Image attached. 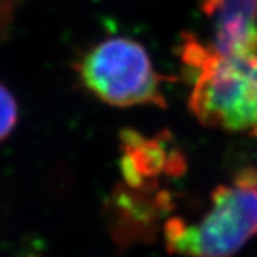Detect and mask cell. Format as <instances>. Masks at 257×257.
Segmentation results:
<instances>
[{
	"instance_id": "3",
	"label": "cell",
	"mask_w": 257,
	"mask_h": 257,
	"mask_svg": "<svg viewBox=\"0 0 257 257\" xmlns=\"http://www.w3.org/2000/svg\"><path fill=\"white\" fill-rule=\"evenodd\" d=\"M73 67L80 84L103 103L166 107L163 77L135 39L107 37L84 50Z\"/></svg>"
},
{
	"instance_id": "1",
	"label": "cell",
	"mask_w": 257,
	"mask_h": 257,
	"mask_svg": "<svg viewBox=\"0 0 257 257\" xmlns=\"http://www.w3.org/2000/svg\"><path fill=\"white\" fill-rule=\"evenodd\" d=\"M192 93L189 109L207 127L257 128V55L227 57L186 33L179 45Z\"/></svg>"
},
{
	"instance_id": "6",
	"label": "cell",
	"mask_w": 257,
	"mask_h": 257,
	"mask_svg": "<svg viewBox=\"0 0 257 257\" xmlns=\"http://www.w3.org/2000/svg\"><path fill=\"white\" fill-rule=\"evenodd\" d=\"M210 20V46L221 56L257 55V0H202Z\"/></svg>"
},
{
	"instance_id": "5",
	"label": "cell",
	"mask_w": 257,
	"mask_h": 257,
	"mask_svg": "<svg viewBox=\"0 0 257 257\" xmlns=\"http://www.w3.org/2000/svg\"><path fill=\"white\" fill-rule=\"evenodd\" d=\"M175 209L167 189H133L121 183L106 203V220L120 247H130L156 240L162 221Z\"/></svg>"
},
{
	"instance_id": "8",
	"label": "cell",
	"mask_w": 257,
	"mask_h": 257,
	"mask_svg": "<svg viewBox=\"0 0 257 257\" xmlns=\"http://www.w3.org/2000/svg\"><path fill=\"white\" fill-rule=\"evenodd\" d=\"M23 0H0V43L12 33V26Z\"/></svg>"
},
{
	"instance_id": "9",
	"label": "cell",
	"mask_w": 257,
	"mask_h": 257,
	"mask_svg": "<svg viewBox=\"0 0 257 257\" xmlns=\"http://www.w3.org/2000/svg\"><path fill=\"white\" fill-rule=\"evenodd\" d=\"M254 136H256V138H257V132H254Z\"/></svg>"
},
{
	"instance_id": "4",
	"label": "cell",
	"mask_w": 257,
	"mask_h": 257,
	"mask_svg": "<svg viewBox=\"0 0 257 257\" xmlns=\"http://www.w3.org/2000/svg\"><path fill=\"white\" fill-rule=\"evenodd\" d=\"M120 172L123 183L133 189H163L166 180L187 170L183 150L169 132L145 135L135 128L120 132Z\"/></svg>"
},
{
	"instance_id": "2",
	"label": "cell",
	"mask_w": 257,
	"mask_h": 257,
	"mask_svg": "<svg viewBox=\"0 0 257 257\" xmlns=\"http://www.w3.org/2000/svg\"><path fill=\"white\" fill-rule=\"evenodd\" d=\"M256 234L257 170L251 167L213 190L199 221L169 217L163 224L166 248L183 257H233Z\"/></svg>"
},
{
	"instance_id": "7",
	"label": "cell",
	"mask_w": 257,
	"mask_h": 257,
	"mask_svg": "<svg viewBox=\"0 0 257 257\" xmlns=\"http://www.w3.org/2000/svg\"><path fill=\"white\" fill-rule=\"evenodd\" d=\"M19 120V106L16 97L0 83V142L9 138Z\"/></svg>"
},
{
	"instance_id": "10",
	"label": "cell",
	"mask_w": 257,
	"mask_h": 257,
	"mask_svg": "<svg viewBox=\"0 0 257 257\" xmlns=\"http://www.w3.org/2000/svg\"><path fill=\"white\" fill-rule=\"evenodd\" d=\"M254 132H257V128H256V130H254Z\"/></svg>"
}]
</instances>
